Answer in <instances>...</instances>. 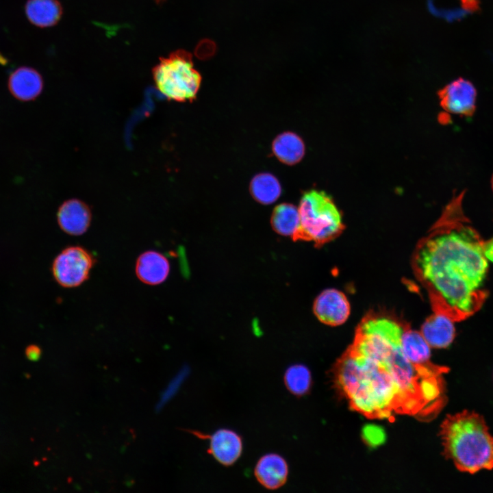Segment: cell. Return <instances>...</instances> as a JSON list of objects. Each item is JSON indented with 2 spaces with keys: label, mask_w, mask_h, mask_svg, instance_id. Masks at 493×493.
<instances>
[{
  "label": "cell",
  "mask_w": 493,
  "mask_h": 493,
  "mask_svg": "<svg viewBox=\"0 0 493 493\" xmlns=\"http://www.w3.org/2000/svg\"><path fill=\"white\" fill-rule=\"evenodd\" d=\"M404 327L392 320H364L353 343L337 362L336 384L351 406L367 417L424 414L427 373L403 355Z\"/></svg>",
  "instance_id": "6da1fadb"
},
{
  "label": "cell",
  "mask_w": 493,
  "mask_h": 493,
  "mask_svg": "<svg viewBox=\"0 0 493 493\" xmlns=\"http://www.w3.org/2000/svg\"><path fill=\"white\" fill-rule=\"evenodd\" d=\"M465 191L455 194L427 234L417 242L411 266L433 312L454 322L476 312L487 292L480 288L488 264L477 231L462 210Z\"/></svg>",
  "instance_id": "7a4b0ae2"
},
{
  "label": "cell",
  "mask_w": 493,
  "mask_h": 493,
  "mask_svg": "<svg viewBox=\"0 0 493 493\" xmlns=\"http://www.w3.org/2000/svg\"><path fill=\"white\" fill-rule=\"evenodd\" d=\"M440 437L445 456L459 470L473 474L493 468V436L478 413L464 410L448 416Z\"/></svg>",
  "instance_id": "3957f363"
},
{
  "label": "cell",
  "mask_w": 493,
  "mask_h": 493,
  "mask_svg": "<svg viewBox=\"0 0 493 493\" xmlns=\"http://www.w3.org/2000/svg\"><path fill=\"white\" fill-rule=\"evenodd\" d=\"M300 225L294 241H312L320 247L335 240L345 229L342 215L332 198L323 191L305 192L298 207Z\"/></svg>",
  "instance_id": "277c9868"
},
{
  "label": "cell",
  "mask_w": 493,
  "mask_h": 493,
  "mask_svg": "<svg viewBox=\"0 0 493 493\" xmlns=\"http://www.w3.org/2000/svg\"><path fill=\"white\" fill-rule=\"evenodd\" d=\"M152 74L159 91L168 99L177 102L194 100L202 80L194 66L192 55L184 49L160 58Z\"/></svg>",
  "instance_id": "5b68a950"
},
{
  "label": "cell",
  "mask_w": 493,
  "mask_h": 493,
  "mask_svg": "<svg viewBox=\"0 0 493 493\" xmlns=\"http://www.w3.org/2000/svg\"><path fill=\"white\" fill-rule=\"evenodd\" d=\"M94 264V258L88 250L71 246L55 257L52 264V273L60 286L75 288L88 279Z\"/></svg>",
  "instance_id": "8992f818"
},
{
  "label": "cell",
  "mask_w": 493,
  "mask_h": 493,
  "mask_svg": "<svg viewBox=\"0 0 493 493\" xmlns=\"http://www.w3.org/2000/svg\"><path fill=\"white\" fill-rule=\"evenodd\" d=\"M187 431L200 439L207 440V453L223 466H232L242 453V439L238 433L231 429H220L212 434L194 430Z\"/></svg>",
  "instance_id": "52a82bcc"
},
{
  "label": "cell",
  "mask_w": 493,
  "mask_h": 493,
  "mask_svg": "<svg viewBox=\"0 0 493 493\" xmlns=\"http://www.w3.org/2000/svg\"><path fill=\"white\" fill-rule=\"evenodd\" d=\"M441 107L448 113L471 116L476 110L477 90L473 84L459 78L439 92Z\"/></svg>",
  "instance_id": "ba28073f"
},
{
  "label": "cell",
  "mask_w": 493,
  "mask_h": 493,
  "mask_svg": "<svg viewBox=\"0 0 493 493\" xmlns=\"http://www.w3.org/2000/svg\"><path fill=\"white\" fill-rule=\"evenodd\" d=\"M313 312L323 324L336 327L344 324L351 314L346 296L335 288L322 291L314 300Z\"/></svg>",
  "instance_id": "9c48e42d"
},
{
  "label": "cell",
  "mask_w": 493,
  "mask_h": 493,
  "mask_svg": "<svg viewBox=\"0 0 493 493\" xmlns=\"http://www.w3.org/2000/svg\"><path fill=\"white\" fill-rule=\"evenodd\" d=\"M57 219L60 229L71 236H80L88 229L92 214L83 201L72 199L64 201L59 207Z\"/></svg>",
  "instance_id": "30bf717a"
},
{
  "label": "cell",
  "mask_w": 493,
  "mask_h": 493,
  "mask_svg": "<svg viewBox=\"0 0 493 493\" xmlns=\"http://www.w3.org/2000/svg\"><path fill=\"white\" fill-rule=\"evenodd\" d=\"M288 474L286 460L276 453L262 456L254 468V475L257 482L270 490L281 488L286 483Z\"/></svg>",
  "instance_id": "8fae6325"
},
{
  "label": "cell",
  "mask_w": 493,
  "mask_h": 493,
  "mask_svg": "<svg viewBox=\"0 0 493 493\" xmlns=\"http://www.w3.org/2000/svg\"><path fill=\"white\" fill-rule=\"evenodd\" d=\"M11 94L21 101L36 99L43 89V79L40 73L30 66H20L13 71L8 79Z\"/></svg>",
  "instance_id": "7c38bea8"
},
{
  "label": "cell",
  "mask_w": 493,
  "mask_h": 493,
  "mask_svg": "<svg viewBox=\"0 0 493 493\" xmlns=\"http://www.w3.org/2000/svg\"><path fill=\"white\" fill-rule=\"evenodd\" d=\"M135 271L137 277L142 283L151 286L159 285L169 275V261L157 251H147L138 257Z\"/></svg>",
  "instance_id": "4fadbf2b"
},
{
  "label": "cell",
  "mask_w": 493,
  "mask_h": 493,
  "mask_svg": "<svg viewBox=\"0 0 493 493\" xmlns=\"http://www.w3.org/2000/svg\"><path fill=\"white\" fill-rule=\"evenodd\" d=\"M420 332L431 347L446 348L455 336L454 321L444 314L433 312L424 321Z\"/></svg>",
  "instance_id": "5bb4252c"
},
{
  "label": "cell",
  "mask_w": 493,
  "mask_h": 493,
  "mask_svg": "<svg viewBox=\"0 0 493 493\" xmlns=\"http://www.w3.org/2000/svg\"><path fill=\"white\" fill-rule=\"evenodd\" d=\"M24 10L28 21L41 28L56 25L63 12L58 0H27Z\"/></svg>",
  "instance_id": "9a60e30c"
},
{
  "label": "cell",
  "mask_w": 493,
  "mask_h": 493,
  "mask_svg": "<svg viewBox=\"0 0 493 493\" xmlns=\"http://www.w3.org/2000/svg\"><path fill=\"white\" fill-rule=\"evenodd\" d=\"M401 347L403 355L413 364L425 366L431 364V346L420 331L411 328L409 323L403 331Z\"/></svg>",
  "instance_id": "2e32d148"
},
{
  "label": "cell",
  "mask_w": 493,
  "mask_h": 493,
  "mask_svg": "<svg viewBox=\"0 0 493 493\" xmlns=\"http://www.w3.org/2000/svg\"><path fill=\"white\" fill-rule=\"evenodd\" d=\"M272 150L282 163L294 165L299 162L305 154L303 140L293 132H283L273 140Z\"/></svg>",
  "instance_id": "e0dca14e"
},
{
  "label": "cell",
  "mask_w": 493,
  "mask_h": 493,
  "mask_svg": "<svg viewBox=\"0 0 493 493\" xmlns=\"http://www.w3.org/2000/svg\"><path fill=\"white\" fill-rule=\"evenodd\" d=\"M270 223L277 233L292 237L300 225L298 207L287 203L277 205L273 212Z\"/></svg>",
  "instance_id": "ac0fdd59"
},
{
  "label": "cell",
  "mask_w": 493,
  "mask_h": 493,
  "mask_svg": "<svg viewBox=\"0 0 493 493\" xmlns=\"http://www.w3.org/2000/svg\"><path fill=\"white\" fill-rule=\"evenodd\" d=\"M250 192L256 201L268 205L276 201L281 188L278 179L272 174L264 173L255 175L250 184Z\"/></svg>",
  "instance_id": "d6986e66"
},
{
  "label": "cell",
  "mask_w": 493,
  "mask_h": 493,
  "mask_svg": "<svg viewBox=\"0 0 493 493\" xmlns=\"http://www.w3.org/2000/svg\"><path fill=\"white\" fill-rule=\"evenodd\" d=\"M283 382L286 389L292 394L302 396L308 393L311 388V372L303 364L292 365L285 371Z\"/></svg>",
  "instance_id": "ffe728a7"
},
{
  "label": "cell",
  "mask_w": 493,
  "mask_h": 493,
  "mask_svg": "<svg viewBox=\"0 0 493 493\" xmlns=\"http://www.w3.org/2000/svg\"><path fill=\"white\" fill-rule=\"evenodd\" d=\"M362 438L371 447L382 444L385 440V433L383 428L375 425H368L362 430Z\"/></svg>",
  "instance_id": "44dd1931"
},
{
  "label": "cell",
  "mask_w": 493,
  "mask_h": 493,
  "mask_svg": "<svg viewBox=\"0 0 493 493\" xmlns=\"http://www.w3.org/2000/svg\"><path fill=\"white\" fill-rule=\"evenodd\" d=\"M25 355L30 361H38L41 356V349L37 345H29L25 349Z\"/></svg>",
  "instance_id": "7402d4cb"
},
{
  "label": "cell",
  "mask_w": 493,
  "mask_h": 493,
  "mask_svg": "<svg viewBox=\"0 0 493 493\" xmlns=\"http://www.w3.org/2000/svg\"><path fill=\"white\" fill-rule=\"evenodd\" d=\"M482 249L486 259L493 262V237L485 242H482Z\"/></svg>",
  "instance_id": "603a6c76"
},
{
  "label": "cell",
  "mask_w": 493,
  "mask_h": 493,
  "mask_svg": "<svg viewBox=\"0 0 493 493\" xmlns=\"http://www.w3.org/2000/svg\"><path fill=\"white\" fill-rule=\"evenodd\" d=\"M463 7L468 11H476L479 8L478 0H461Z\"/></svg>",
  "instance_id": "cb8c5ba5"
},
{
  "label": "cell",
  "mask_w": 493,
  "mask_h": 493,
  "mask_svg": "<svg viewBox=\"0 0 493 493\" xmlns=\"http://www.w3.org/2000/svg\"><path fill=\"white\" fill-rule=\"evenodd\" d=\"M491 185H492V190H493V175H492V179H491Z\"/></svg>",
  "instance_id": "d4e9b609"
}]
</instances>
